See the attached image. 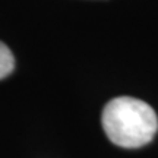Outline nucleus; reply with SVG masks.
Masks as SVG:
<instances>
[{"mask_svg":"<svg viewBox=\"0 0 158 158\" xmlns=\"http://www.w3.org/2000/svg\"><path fill=\"white\" fill-rule=\"evenodd\" d=\"M102 129L114 145L139 148L154 139L158 130V117L145 101L118 97L104 107Z\"/></svg>","mask_w":158,"mask_h":158,"instance_id":"f257e3e1","label":"nucleus"},{"mask_svg":"<svg viewBox=\"0 0 158 158\" xmlns=\"http://www.w3.org/2000/svg\"><path fill=\"white\" fill-rule=\"evenodd\" d=\"M15 68V59L9 47L0 41V79L6 78L7 75L12 73Z\"/></svg>","mask_w":158,"mask_h":158,"instance_id":"f03ea898","label":"nucleus"}]
</instances>
